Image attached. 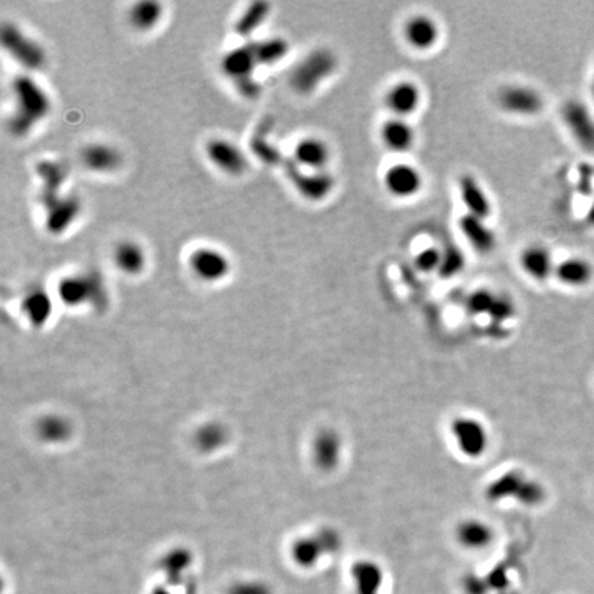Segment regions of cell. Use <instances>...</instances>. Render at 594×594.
<instances>
[{
	"label": "cell",
	"mask_w": 594,
	"mask_h": 594,
	"mask_svg": "<svg viewBox=\"0 0 594 594\" xmlns=\"http://www.w3.org/2000/svg\"><path fill=\"white\" fill-rule=\"evenodd\" d=\"M227 439V432L226 429H223L218 424H208L202 428H199V431L196 436V442H197L198 447L204 452H212L217 450L219 447H222L224 444Z\"/></svg>",
	"instance_id": "obj_38"
},
{
	"label": "cell",
	"mask_w": 594,
	"mask_h": 594,
	"mask_svg": "<svg viewBox=\"0 0 594 594\" xmlns=\"http://www.w3.org/2000/svg\"><path fill=\"white\" fill-rule=\"evenodd\" d=\"M593 266L586 259L573 256L556 263L555 277L557 281L571 288H580L589 283L593 278Z\"/></svg>",
	"instance_id": "obj_28"
},
{
	"label": "cell",
	"mask_w": 594,
	"mask_h": 594,
	"mask_svg": "<svg viewBox=\"0 0 594 594\" xmlns=\"http://www.w3.org/2000/svg\"><path fill=\"white\" fill-rule=\"evenodd\" d=\"M11 94L14 105L7 128L13 137L24 138L48 116L51 100L46 90L29 75H17L13 79Z\"/></svg>",
	"instance_id": "obj_1"
},
{
	"label": "cell",
	"mask_w": 594,
	"mask_h": 594,
	"mask_svg": "<svg viewBox=\"0 0 594 594\" xmlns=\"http://www.w3.org/2000/svg\"><path fill=\"white\" fill-rule=\"evenodd\" d=\"M515 301L506 295L496 293L494 304H493V308H491L489 317L491 318L494 322H506L511 318L515 317Z\"/></svg>",
	"instance_id": "obj_40"
},
{
	"label": "cell",
	"mask_w": 594,
	"mask_h": 594,
	"mask_svg": "<svg viewBox=\"0 0 594 594\" xmlns=\"http://www.w3.org/2000/svg\"><path fill=\"white\" fill-rule=\"evenodd\" d=\"M592 94H593V97H594V78H593V83H592Z\"/></svg>",
	"instance_id": "obj_45"
},
{
	"label": "cell",
	"mask_w": 594,
	"mask_h": 594,
	"mask_svg": "<svg viewBox=\"0 0 594 594\" xmlns=\"http://www.w3.org/2000/svg\"><path fill=\"white\" fill-rule=\"evenodd\" d=\"M113 263L125 276H139L146 267V252L142 245L132 239H123L113 249Z\"/></svg>",
	"instance_id": "obj_26"
},
{
	"label": "cell",
	"mask_w": 594,
	"mask_h": 594,
	"mask_svg": "<svg viewBox=\"0 0 594 594\" xmlns=\"http://www.w3.org/2000/svg\"><path fill=\"white\" fill-rule=\"evenodd\" d=\"M402 36L406 44L420 53L429 51L440 40V26L427 14H415L405 21Z\"/></svg>",
	"instance_id": "obj_14"
},
{
	"label": "cell",
	"mask_w": 594,
	"mask_h": 594,
	"mask_svg": "<svg viewBox=\"0 0 594 594\" xmlns=\"http://www.w3.org/2000/svg\"><path fill=\"white\" fill-rule=\"evenodd\" d=\"M36 174L41 182V204L62 196V186L68 179V165L58 160H41L36 164Z\"/></svg>",
	"instance_id": "obj_25"
},
{
	"label": "cell",
	"mask_w": 594,
	"mask_h": 594,
	"mask_svg": "<svg viewBox=\"0 0 594 594\" xmlns=\"http://www.w3.org/2000/svg\"><path fill=\"white\" fill-rule=\"evenodd\" d=\"M72 434V427L68 420L60 416L44 417L38 424V435L48 443H60Z\"/></svg>",
	"instance_id": "obj_34"
},
{
	"label": "cell",
	"mask_w": 594,
	"mask_h": 594,
	"mask_svg": "<svg viewBox=\"0 0 594 594\" xmlns=\"http://www.w3.org/2000/svg\"><path fill=\"white\" fill-rule=\"evenodd\" d=\"M588 222H589V223H592L594 226V202L593 205L590 207V211L588 212Z\"/></svg>",
	"instance_id": "obj_43"
},
{
	"label": "cell",
	"mask_w": 594,
	"mask_h": 594,
	"mask_svg": "<svg viewBox=\"0 0 594 594\" xmlns=\"http://www.w3.org/2000/svg\"><path fill=\"white\" fill-rule=\"evenodd\" d=\"M152 594H172V593H170V592H168V590H167V589H165V588H156V589H155V590H153V592H152Z\"/></svg>",
	"instance_id": "obj_44"
},
{
	"label": "cell",
	"mask_w": 594,
	"mask_h": 594,
	"mask_svg": "<svg viewBox=\"0 0 594 594\" xmlns=\"http://www.w3.org/2000/svg\"><path fill=\"white\" fill-rule=\"evenodd\" d=\"M189 269L199 281L214 283L230 274L231 263L214 246H198L189 256Z\"/></svg>",
	"instance_id": "obj_10"
},
{
	"label": "cell",
	"mask_w": 594,
	"mask_h": 594,
	"mask_svg": "<svg viewBox=\"0 0 594 594\" xmlns=\"http://www.w3.org/2000/svg\"><path fill=\"white\" fill-rule=\"evenodd\" d=\"M83 167L94 174H112L123 165V156L110 143L93 142L85 145L80 152Z\"/></svg>",
	"instance_id": "obj_17"
},
{
	"label": "cell",
	"mask_w": 594,
	"mask_h": 594,
	"mask_svg": "<svg viewBox=\"0 0 594 594\" xmlns=\"http://www.w3.org/2000/svg\"><path fill=\"white\" fill-rule=\"evenodd\" d=\"M496 103L502 112L519 118L538 116L545 106L541 93L524 84L504 85L496 94Z\"/></svg>",
	"instance_id": "obj_8"
},
{
	"label": "cell",
	"mask_w": 594,
	"mask_h": 594,
	"mask_svg": "<svg viewBox=\"0 0 594 594\" xmlns=\"http://www.w3.org/2000/svg\"><path fill=\"white\" fill-rule=\"evenodd\" d=\"M382 146L392 153H407L416 145V131L406 119L390 118L380 127Z\"/></svg>",
	"instance_id": "obj_24"
},
{
	"label": "cell",
	"mask_w": 594,
	"mask_h": 594,
	"mask_svg": "<svg viewBox=\"0 0 594 594\" xmlns=\"http://www.w3.org/2000/svg\"><path fill=\"white\" fill-rule=\"evenodd\" d=\"M258 68L251 41L227 51L220 60L222 73L231 80L233 84L241 80L255 78V71Z\"/></svg>",
	"instance_id": "obj_21"
},
{
	"label": "cell",
	"mask_w": 594,
	"mask_h": 594,
	"mask_svg": "<svg viewBox=\"0 0 594 594\" xmlns=\"http://www.w3.org/2000/svg\"><path fill=\"white\" fill-rule=\"evenodd\" d=\"M450 434L453 436L458 452L469 459H477L484 456L489 450V429L476 417H454L450 424Z\"/></svg>",
	"instance_id": "obj_7"
},
{
	"label": "cell",
	"mask_w": 594,
	"mask_h": 594,
	"mask_svg": "<svg viewBox=\"0 0 594 594\" xmlns=\"http://www.w3.org/2000/svg\"><path fill=\"white\" fill-rule=\"evenodd\" d=\"M58 296L69 307H79L88 303L95 308H103L108 303L103 279L95 271L62 278L58 282Z\"/></svg>",
	"instance_id": "obj_4"
},
{
	"label": "cell",
	"mask_w": 594,
	"mask_h": 594,
	"mask_svg": "<svg viewBox=\"0 0 594 594\" xmlns=\"http://www.w3.org/2000/svg\"><path fill=\"white\" fill-rule=\"evenodd\" d=\"M456 538L467 549H484L494 541V530L480 519H465L457 524Z\"/></svg>",
	"instance_id": "obj_27"
},
{
	"label": "cell",
	"mask_w": 594,
	"mask_h": 594,
	"mask_svg": "<svg viewBox=\"0 0 594 594\" xmlns=\"http://www.w3.org/2000/svg\"><path fill=\"white\" fill-rule=\"evenodd\" d=\"M251 150L261 162H264L267 165H278V164H282V161H283L282 156H281V152L278 150L277 147H274L273 145L269 143V140L266 139V135L261 131H258L255 134V137L252 135Z\"/></svg>",
	"instance_id": "obj_37"
},
{
	"label": "cell",
	"mask_w": 594,
	"mask_h": 594,
	"mask_svg": "<svg viewBox=\"0 0 594 594\" xmlns=\"http://www.w3.org/2000/svg\"><path fill=\"white\" fill-rule=\"evenodd\" d=\"M561 118L576 143L586 152H594V118L589 108L579 100H568L561 109Z\"/></svg>",
	"instance_id": "obj_13"
},
{
	"label": "cell",
	"mask_w": 594,
	"mask_h": 594,
	"mask_svg": "<svg viewBox=\"0 0 594 594\" xmlns=\"http://www.w3.org/2000/svg\"><path fill=\"white\" fill-rule=\"evenodd\" d=\"M0 41L4 51L26 71H40L47 60L44 47L25 33L13 22H4L0 29Z\"/></svg>",
	"instance_id": "obj_5"
},
{
	"label": "cell",
	"mask_w": 594,
	"mask_h": 594,
	"mask_svg": "<svg viewBox=\"0 0 594 594\" xmlns=\"http://www.w3.org/2000/svg\"><path fill=\"white\" fill-rule=\"evenodd\" d=\"M496 293L489 288H477L472 291L465 298V310L471 316H489L493 304H494Z\"/></svg>",
	"instance_id": "obj_36"
},
{
	"label": "cell",
	"mask_w": 594,
	"mask_h": 594,
	"mask_svg": "<svg viewBox=\"0 0 594 594\" xmlns=\"http://www.w3.org/2000/svg\"><path fill=\"white\" fill-rule=\"evenodd\" d=\"M443 249L436 245H428L422 249H420L413 259V264L420 273L422 274H431L437 273L442 261Z\"/></svg>",
	"instance_id": "obj_39"
},
{
	"label": "cell",
	"mask_w": 594,
	"mask_h": 594,
	"mask_svg": "<svg viewBox=\"0 0 594 594\" xmlns=\"http://www.w3.org/2000/svg\"><path fill=\"white\" fill-rule=\"evenodd\" d=\"M343 456V439L336 429L323 428L318 431L313 442V459L323 472H332L340 465Z\"/></svg>",
	"instance_id": "obj_19"
},
{
	"label": "cell",
	"mask_w": 594,
	"mask_h": 594,
	"mask_svg": "<svg viewBox=\"0 0 594 594\" xmlns=\"http://www.w3.org/2000/svg\"><path fill=\"white\" fill-rule=\"evenodd\" d=\"M458 193L467 209L465 214L476 218L487 219L493 214V205L484 187L472 174H462L458 178Z\"/></svg>",
	"instance_id": "obj_20"
},
{
	"label": "cell",
	"mask_w": 594,
	"mask_h": 594,
	"mask_svg": "<svg viewBox=\"0 0 594 594\" xmlns=\"http://www.w3.org/2000/svg\"><path fill=\"white\" fill-rule=\"evenodd\" d=\"M270 13H271V6L269 1H264V0L252 1L239 14V17L236 21V25H234L236 33L241 38L248 39L251 35H254V32L258 31L263 24H266Z\"/></svg>",
	"instance_id": "obj_31"
},
{
	"label": "cell",
	"mask_w": 594,
	"mask_h": 594,
	"mask_svg": "<svg viewBox=\"0 0 594 594\" xmlns=\"http://www.w3.org/2000/svg\"><path fill=\"white\" fill-rule=\"evenodd\" d=\"M337 68L336 54L326 47H318L295 65L289 76L291 87L300 95H311L335 75Z\"/></svg>",
	"instance_id": "obj_2"
},
{
	"label": "cell",
	"mask_w": 594,
	"mask_h": 594,
	"mask_svg": "<svg viewBox=\"0 0 594 594\" xmlns=\"http://www.w3.org/2000/svg\"><path fill=\"white\" fill-rule=\"evenodd\" d=\"M227 594H273L271 588L263 582L256 579H244L233 583Z\"/></svg>",
	"instance_id": "obj_41"
},
{
	"label": "cell",
	"mask_w": 594,
	"mask_h": 594,
	"mask_svg": "<svg viewBox=\"0 0 594 594\" xmlns=\"http://www.w3.org/2000/svg\"><path fill=\"white\" fill-rule=\"evenodd\" d=\"M384 189L396 199H410L420 194L424 186L421 171L409 162H396L382 177Z\"/></svg>",
	"instance_id": "obj_11"
},
{
	"label": "cell",
	"mask_w": 594,
	"mask_h": 594,
	"mask_svg": "<svg viewBox=\"0 0 594 594\" xmlns=\"http://www.w3.org/2000/svg\"><path fill=\"white\" fill-rule=\"evenodd\" d=\"M292 160L307 171H328L332 150L326 140L318 137H306L297 142Z\"/></svg>",
	"instance_id": "obj_18"
},
{
	"label": "cell",
	"mask_w": 594,
	"mask_h": 594,
	"mask_svg": "<svg viewBox=\"0 0 594 594\" xmlns=\"http://www.w3.org/2000/svg\"><path fill=\"white\" fill-rule=\"evenodd\" d=\"M491 502L514 499L524 506H536L545 499V489L519 469H511L494 477L484 490Z\"/></svg>",
	"instance_id": "obj_3"
},
{
	"label": "cell",
	"mask_w": 594,
	"mask_h": 594,
	"mask_svg": "<svg viewBox=\"0 0 594 594\" xmlns=\"http://www.w3.org/2000/svg\"><path fill=\"white\" fill-rule=\"evenodd\" d=\"M193 558L186 549H172L160 558L159 568L165 578L168 586H180L183 583L184 574L189 571Z\"/></svg>",
	"instance_id": "obj_30"
},
{
	"label": "cell",
	"mask_w": 594,
	"mask_h": 594,
	"mask_svg": "<svg viewBox=\"0 0 594 594\" xmlns=\"http://www.w3.org/2000/svg\"><path fill=\"white\" fill-rule=\"evenodd\" d=\"M234 88L239 94V97L248 99V100H255L261 94V85L255 78H249V79L234 83Z\"/></svg>",
	"instance_id": "obj_42"
},
{
	"label": "cell",
	"mask_w": 594,
	"mask_h": 594,
	"mask_svg": "<svg viewBox=\"0 0 594 594\" xmlns=\"http://www.w3.org/2000/svg\"><path fill=\"white\" fill-rule=\"evenodd\" d=\"M204 153L208 161L227 177H241L249 168L244 150L229 139H209L204 146Z\"/></svg>",
	"instance_id": "obj_9"
},
{
	"label": "cell",
	"mask_w": 594,
	"mask_h": 594,
	"mask_svg": "<svg viewBox=\"0 0 594 594\" xmlns=\"http://www.w3.org/2000/svg\"><path fill=\"white\" fill-rule=\"evenodd\" d=\"M164 16V7L156 0H140L128 9L127 20L132 29L149 32L155 29Z\"/></svg>",
	"instance_id": "obj_29"
},
{
	"label": "cell",
	"mask_w": 594,
	"mask_h": 594,
	"mask_svg": "<svg viewBox=\"0 0 594 594\" xmlns=\"http://www.w3.org/2000/svg\"><path fill=\"white\" fill-rule=\"evenodd\" d=\"M44 207V227L53 236L63 234L79 218L81 205L73 194H62Z\"/></svg>",
	"instance_id": "obj_15"
},
{
	"label": "cell",
	"mask_w": 594,
	"mask_h": 594,
	"mask_svg": "<svg viewBox=\"0 0 594 594\" xmlns=\"http://www.w3.org/2000/svg\"><path fill=\"white\" fill-rule=\"evenodd\" d=\"M281 167L297 193L310 202L323 201L335 189L336 182L328 171H307L292 159H283Z\"/></svg>",
	"instance_id": "obj_6"
},
{
	"label": "cell",
	"mask_w": 594,
	"mask_h": 594,
	"mask_svg": "<svg viewBox=\"0 0 594 594\" xmlns=\"http://www.w3.org/2000/svg\"><path fill=\"white\" fill-rule=\"evenodd\" d=\"M258 66H273L283 60L291 50L289 41L281 36L251 41Z\"/></svg>",
	"instance_id": "obj_32"
},
{
	"label": "cell",
	"mask_w": 594,
	"mask_h": 594,
	"mask_svg": "<svg viewBox=\"0 0 594 594\" xmlns=\"http://www.w3.org/2000/svg\"><path fill=\"white\" fill-rule=\"evenodd\" d=\"M422 93L413 80H399L394 83L384 95V105L391 118L409 119L420 109Z\"/></svg>",
	"instance_id": "obj_12"
},
{
	"label": "cell",
	"mask_w": 594,
	"mask_h": 594,
	"mask_svg": "<svg viewBox=\"0 0 594 594\" xmlns=\"http://www.w3.org/2000/svg\"><path fill=\"white\" fill-rule=\"evenodd\" d=\"M458 229L477 254L489 255L496 248V234L484 219L464 214L458 219Z\"/></svg>",
	"instance_id": "obj_23"
},
{
	"label": "cell",
	"mask_w": 594,
	"mask_h": 594,
	"mask_svg": "<svg viewBox=\"0 0 594 594\" xmlns=\"http://www.w3.org/2000/svg\"><path fill=\"white\" fill-rule=\"evenodd\" d=\"M51 298L41 291L33 289L24 297L21 308L33 323H43L51 314Z\"/></svg>",
	"instance_id": "obj_33"
},
{
	"label": "cell",
	"mask_w": 594,
	"mask_h": 594,
	"mask_svg": "<svg viewBox=\"0 0 594 594\" xmlns=\"http://www.w3.org/2000/svg\"><path fill=\"white\" fill-rule=\"evenodd\" d=\"M337 534L333 530L323 528L316 535L301 536L292 545L291 553L295 563L301 567H311L326 551L337 545Z\"/></svg>",
	"instance_id": "obj_16"
},
{
	"label": "cell",
	"mask_w": 594,
	"mask_h": 594,
	"mask_svg": "<svg viewBox=\"0 0 594 594\" xmlns=\"http://www.w3.org/2000/svg\"><path fill=\"white\" fill-rule=\"evenodd\" d=\"M519 264L523 273L536 282H543L555 276L556 263L552 252L542 244L527 245L519 256Z\"/></svg>",
	"instance_id": "obj_22"
},
{
	"label": "cell",
	"mask_w": 594,
	"mask_h": 594,
	"mask_svg": "<svg viewBox=\"0 0 594 594\" xmlns=\"http://www.w3.org/2000/svg\"><path fill=\"white\" fill-rule=\"evenodd\" d=\"M465 264H467V258L464 252L456 245H449L443 249L437 276L443 279L457 277L461 271H464Z\"/></svg>",
	"instance_id": "obj_35"
}]
</instances>
